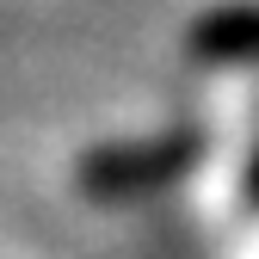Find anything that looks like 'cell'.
<instances>
[{
    "label": "cell",
    "mask_w": 259,
    "mask_h": 259,
    "mask_svg": "<svg viewBox=\"0 0 259 259\" xmlns=\"http://www.w3.org/2000/svg\"><path fill=\"white\" fill-rule=\"evenodd\" d=\"M204 160V136L198 130H167V136H142V142H99L80 154V191L87 198H148V191L179 185L191 167Z\"/></svg>",
    "instance_id": "6da1fadb"
},
{
    "label": "cell",
    "mask_w": 259,
    "mask_h": 259,
    "mask_svg": "<svg viewBox=\"0 0 259 259\" xmlns=\"http://www.w3.org/2000/svg\"><path fill=\"white\" fill-rule=\"evenodd\" d=\"M185 56L198 68H247L253 62V7L229 0V7H210L185 37Z\"/></svg>",
    "instance_id": "7a4b0ae2"
}]
</instances>
